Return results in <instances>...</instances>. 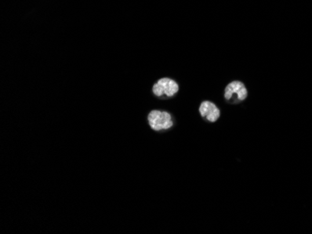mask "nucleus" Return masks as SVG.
<instances>
[{"mask_svg": "<svg viewBox=\"0 0 312 234\" xmlns=\"http://www.w3.org/2000/svg\"><path fill=\"white\" fill-rule=\"evenodd\" d=\"M199 113L203 119L208 122L217 121L221 116L220 109L210 101H203L202 103L200 104Z\"/></svg>", "mask_w": 312, "mask_h": 234, "instance_id": "20e7f679", "label": "nucleus"}, {"mask_svg": "<svg viewBox=\"0 0 312 234\" xmlns=\"http://www.w3.org/2000/svg\"><path fill=\"white\" fill-rule=\"evenodd\" d=\"M179 86L176 80L170 78H162L152 86V93L161 99L172 98L179 92Z\"/></svg>", "mask_w": 312, "mask_h": 234, "instance_id": "f257e3e1", "label": "nucleus"}, {"mask_svg": "<svg viewBox=\"0 0 312 234\" xmlns=\"http://www.w3.org/2000/svg\"><path fill=\"white\" fill-rule=\"evenodd\" d=\"M248 97V90L244 83L239 80H234L226 86L225 99L227 103L237 105L242 103Z\"/></svg>", "mask_w": 312, "mask_h": 234, "instance_id": "7ed1b4c3", "label": "nucleus"}, {"mask_svg": "<svg viewBox=\"0 0 312 234\" xmlns=\"http://www.w3.org/2000/svg\"><path fill=\"white\" fill-rule=\"evenodd\" d=\"M148 123L155 131H167L173 127V119L170 113L162 110H152L148 115Z\"/></svg>", "mask_w": 312, "mask_h": 234, "instance_id": "f03ea898", "label": "nucleus"}]
</instances>
